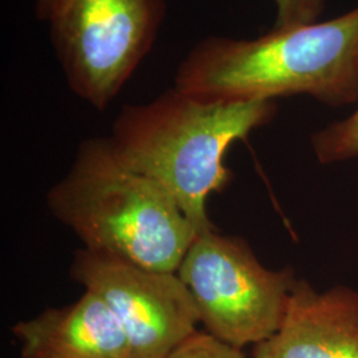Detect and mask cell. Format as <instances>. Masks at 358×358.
<instances>
[{
	"label": "cell",
	"instance_id": "1",
	"mask_svg": "<svg viewBox=\"0 0 358 358\" xmlns=\"http://www.w3.org/2000/svg\"><path fill=\"white\" fill-rule=\"evenodd\" d=\"M174 88L207 101H273L306 94L358 101V7L327 22L272 28L257 38L210 36L194 45Z\"/></svg>",
	"mask_w": 358,
	"mask_h": 358
},
{
	"label": "cell",
	"instance_id": "2",
	"mask_svg": "<svg viewBox=\"0 0 358 358\" xmlns=\"http://www.w3.org/2000/svg\"><path fill=\"white\" fill-rule=\"evenodd\" d=\"M275 113L273 101H207L171 88L150 103L125 105L108 141L124 166L174 198L199 236L214 231L208 196L230 183L226 152Z\"/></svg>",
	"mask_w": 358,
	"mask_h": 358
},
{
	"label": "cell",
	"instance_id": "3",
	"mask_svg": "<svg viewBox=\"0 0 358 358\" xmlns=\"http://www.w3.org/2000/svg\"><path fill=\"white\" fill-rule=\"evenodd\" d=\"M47 206L83 248L152 271L177 272L198 236L161 185L115 158L108 137L80 143L66 176L47 192Z\"/></svg>",
	"mask_w": 358,
	"mask_h": 358
},
{
	"label": "cell",
	"instance_id": "4",
	"mask_svg": "<svg viewBox=\"0 0 358 358\" xmlns=\"http://www.w3.org/2000/svg\"><path fill=\"white\" fill-rule=\"evenodd\" d=\"M36 15L69 90L103 112L152 51L166 0H47Z\"/></svg>",
	"mask_w": 358,
	"mask_h": 358
},
{
	"label": "cell",
	"instance_id": "5",
	"mask_svg": "<svg viewBox=\"0 0 358 358\" xmlns=\"http://www.w3.org/2000/svg\"><path fill=\"white\" fill-rule=\"evenodd\" d=\"M177 275L190 289L206 332L242 349L280 328L297 280L291 268H266L242 238L196 236Z\"/></svg>",
	"mask_w": 358,
	"mask_h": 358
},
{
	"label": "cell",
	"instance_id": "6",
	"mask_svg": "<svg viewBox=\"0 0 358 358\" xmlns=\"http://www.w3.org/2000/svg\"><path fill=\"white\" fill-rule=\"evenodd\" d=\"M69 273L113 312L128 338L130 358H167L201 322L192 292L177 272L152 271L80 248Z\"/></svg>",
	"mask_w": 358,
	"mask_h": 358
},
{
	"label": "cell",
	"instance_id": "7",
	"mask_svg": "<svg viewBox=\"0 0 358 358\" xmlns=\"http://www.w3.org/2000/svg\"><path fill=\"white\" fill-rule=\"evenodd\" d=\"M252 358H358V292L320 294L297 280L280 328L254 346Z\"/></svg>",
	"mask_w": 358,
	"mask_h": 358
},
{
	"label": "cell",
	"instance_id": "8",
	"mask_svg": "<svg viewBox=\"0 0 358 358\" xmlns=\"http://www.w3.org/2000/svg\"><path fill=\"white\" fill-rule=\"evenodd\" d=\"M22 358H130L128 338L103 299L90 291L71 306L16 322Z\"/></svg>",
	"mask_w": 358,
	"mask_h": 358
},
{
	"label": "cell",
	"instance_id": "9",
	"mask_svg": "<svg viewBox=\"0 0 358 358\" xmlns=\"http://www.w3.org/2000/svg\"><path fill=\"white\" fill-rule=\"evenodd\" d=\"M312 148L321 164L358 158V108L345 120L315 133Z\"/></svg>",
	"mask_w": 358,
	"mask_h": 358
},
{
	"label": "cell",
	"instance_id": "10",
	"mask_svg": "<svg viewBox=\"0 0 358 358\" xmlns=\"http://www.w3.org/2000/svg\"><path fill=\"white\" fill-rule=\"evenodd\" d=\"M167 358H247L242 349L230 345L207 332L192 333Z\"/></svg>",
	"mask_w": 358,
	"mask_h": 358
},
{
	"label": "cell",
	"instance_id": "11",
	"mask_svg": "<svg viewBox=\"0 0 358 358\" xmlns=\"http://www.w3.org/2000/svg\"><path fill=\"white\" fill-rule=\"evenodd\" d=\"M276 22L273 28H289L316 23L325 7V0H275Z\"/></svg>",
	"mask_w": 358,
	"mask_h": 358
},
{
	"label": "cell",
	"instance_id": "12",
	"mask_svg": "<svg viewBox=\"0 0 358 358\" xmlns=\"http://www.w3.org/2000/svg\"><path fill=\"white\" fill-rule=\"evenodd\" d=\"M45 1H47V0H36V8L40 7V6H43Z\"/></svg>",
	"mask_w": 358,
	"mask_h": 358
}]
</instances>
